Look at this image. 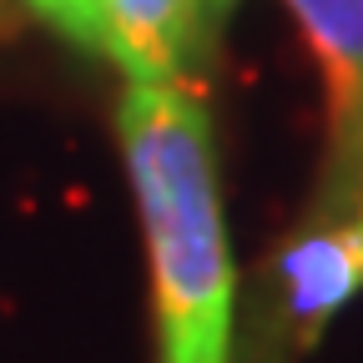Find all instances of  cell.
<instances>
[{"mask_svg": "<svg viewBox=\"0 0 363 363\" xmlns=\"http://www.w3.org/2000/svg\"><path fill=\"white\" fill-rule=\"evenodd\" d=\"M116 131L152 252L157 363H233V252L202 91L126 81Z\"/></svg>", "mask_w": 363, "mask_h": 363, "instance_id": "obj_1", "label": "cell"}, {"mask_svg": "<svg viewBox=\"0 0 363 363\" xmlns=\"http://www.w3.org/2000/svg\"><path fill=\"white\" fill-rule=\"evenodd\" d=\"M202 30L207 0H106V61L136 86L187 81Z\"/></svg>", "mask_w": 363, "mask_h": 363, "instance_id": "obj_2", "label": "cell"}, {"mask_svg": "<svg viewBox=\"0 0 363 363\" xmlns=\"http://www.w3.org/2000/svg\"><path fill=\"white\" fill-rule=\"evenodd\" d=\"M283 6L308 35V51L323 76L328 121L348 142L363 116V0H283Z\"/></svg>", "mask_w": 363, "mask_h": 363, "instance_id": "obj_4", "label": "cell"}, {"mask_svg": "<svg viewBox=\"0 0 363 363\" xmlns=\"http://www.w3.org/2000/svg\"><path fill=\"white\" fill-rule=\"evenodd\" d=\"M278 283L288 323H298L303 338H313L323 318H333L363 288V212L293 238L278 257Z\"/></svg>", "mask_w": 363, "mask_h": 363, "instance_id": "obj_3", "label": "cell"}, {"mask_svg": "<svg viewBox=\"0 0 363 363\" xmlns=\"http://www.w3.org/2000/svg\"><path fill=\"white\" fill-rule=\"evenodd\" d=\"M358 136H363V116H358Z\"/></svg>", "mask_w": 363, "mask_h": 363, "instance_id": "obj_7", "label": "cell"}, {"mask_svg": "<svg viewBox=\"0 0 363 363\" xmlns=\"http://www.w3.org/2000/svg\"><path fill=\"white\" fill-rule=\"evenodd\" d=\"M227 6H233V0H207V16H212V11H227Z\"/></svg>", "mask_w": 363, "mask_h": 363, "instance_id": "obj_6", "label": "cell"}, {"mask_svg": "<svg viewBox=\"0 0 363 363\" xmlns=\"http://www.w3.org/2000/svg\"><path fill=\"white\" fill-rule=\"evenodd\" d=\"M26 6L45 26H56L71 45L106 56V0H26Z\"/></svg>", "mask_w": 363, "mask_h": 363, "instance_id": "obj_5", "label": "cell"}]
</instances>
